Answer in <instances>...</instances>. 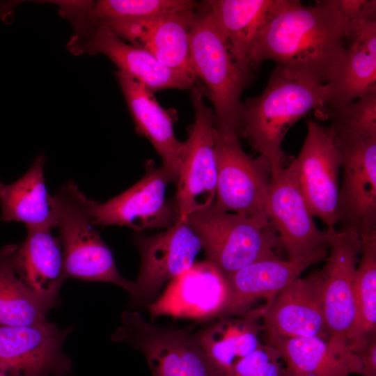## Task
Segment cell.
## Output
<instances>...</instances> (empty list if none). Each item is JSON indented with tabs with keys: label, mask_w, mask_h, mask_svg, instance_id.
<instances>
[{
	"label": "cell",
	"mask_w": 376,
	"mask_h": 376,
	"mask_svg": "<svg viewBox=\"0 0 376 376\" xmlns=\"http://www.w3.org/2000/svg\"><path fill=\"white\" fill-rule=\"evenodd\" d=\"M50 203L59 232L65 279L109 283L132 294L134 282L120 275L111 250L93 223L95 201L69 180L51 196Z\"/></svg>",
	"instance_id": "cell-3"
},
{
	"label": "cell",
	"mask_w": 376,
	"mask_h": 376,
	"mask_svg": "<svg viewBox=\"0 0 376 376\" xmlns=\"http://www.w3.org/2000/svg\"><path fill=\"white\" fill-rule=\"evenodd\" d=\"M329 252L318 273L329 336L351 349L356 326L354 276L361 249V236L329 227L325 232Z\"/></svg>",
	"instance_id": "cell-10"
},
{
	"label": "cell",
	"mask_w": 376,
	"mask_h": 376,
	"mask_svg": "<svg viewBox=\"0 0 376 376\" xmlns=\"http://www.w3.org/2000/svg\"><path fill=\"white\" fill-rule=\"evenodd\" d=\"M360 236L361 258L353 284L356 326L351 350L355 353L376 335V230Z\"/></svg>",
	"instance_id": "cell-29"
},
{
	"label": "cell",
	"mask_w": 376,
	"mask_h": 376,
	"mask_svg": "<svg viewBox=\"0 0 376 376\" xmlns=\"http://www.w3.org/2000/svg\"><path fill=\"white\" fill-rule=\"evenodd\" d=\"M49 320L24 326L0 325V370L6 376H67L72 361L63 345L73 331Z\"/></svg>",
	"instance_id": "cell-12"
},
{
	"label": "cell",
	"mask_w": 376,
	"mask_h": 376,
	"mask_svg": "<svg viewBox=\"0 0 376 376\" xmlns=\"http://www.w3.org/2000/svg\"><path fill=\"white\" fill-rule=\"evenodd\" d=\"M81 33L87 39L79 47L89 54L108 57L120 71L127 74L155 93L169 88L191 91L200 86L187 74L171 69L147 51L123 40L101 24H90Z\"/></svg>",
	"instance_id": "cell-19"
},
{
	"label": "cell",
	"mask_w": 376,
	"mask_h": 376,
	"mask_svg": "<svg viewBox=\"0 0 376 376\" xmlns=\"http://www.w3.org/2000/svg\"><path fill=\"white\" fill-rule=\"evenodd\" d=\"M336 74L327 84V107L352 102L376 91V16L354 20Z\"/></svg>",
	"instance_id": "cell-21"
},
{
	"label": "cell",
	"mask_w": 376,
	"mask_h": 376,
	"mask_svg": "<svg viewBox=\"0 0 376 376\" xmlns=\"http://www.w3.org/2000/svg\"><path fill=\"white\" fill-rule=\"evenodd\" d=\"M196 10L141 18L108 19L93 24L105 26L123 40L147 51L164 65L187 74L199 84L191 70L189 55L190 31Z\"/></svg>",
	"instance_id": "cell-16"
},
{
	"label": "cell",
	"mask_w": 376,
	"mask_h": 376,
	"mask_svg": "<svg viewBox=\"0 0 376 376\" xmlns=\"http://www.w3.org/2000/svg\"><path fill=\"white\" fill-rule=\"evenodd\" d=\"M346 47V26L335 0L305 6L274 0L249 56L251 70L265 61L317 85L334 77Z\"/></svg>",
	"instance_id": "cell-1"
},
{
	"label": "cell",
	"mask_w": 376,
	"mask_h": 376,
	"mask_svg": "<svg viewBox=\"0 0 376 376\" xmlns=\"http://www.w3.org/2000/svg\"><path fill=\"white\" fill-rule=\"evenodd\" d=\"M262 331L260 318L247 313L240 316L219 318L195 334L209 359L224 376L229 368L260 347Z\"/></svg>",
	"instance_id": "cell-27"
},
{
	"label": "cell",
	"mask_w": 376,
	"mask_h": 376,
	"mask_svg": "<svg viewBox=\"0 0 376 376\" xmlns=\"http://www.w3.org/2000/svg\"><path fill=\"white\" fill-rule=\"evenodd\" d=\"M328 252L292 260L279 256L267 258L229 275V299L219 318L243 315L260 299L266 301L265 305L269 304L308 267L324 260Z\"/></svg>",
	"instance_id": "cell-20"
},
{
	"label": "cell",
	"mask_w": 376,
	"mask_h": 376,
	"mask_svg": "<svg viewBox=\"0 0 376 376\" xmlns=\"http://www.w3.org/2000/svg\"><path fill=\"white\" fill-rule=\"evenodd\" d=\"M111 340L141 351L152 376H223L195 334L157 327L137 311H125Z\"/></svg>",
	"instance_id": "cell-6"
},
{
	"label": "cell",
	"mask_w": 376,
	"mask_h": 376,
	"mask_svg": "<svg viewBox=\"0 0 376 376\" xmlns=\"http://www.w3.org/2000/svg\"><path fill=\"white\" fill-rule=\"evenodd\" d=\"M199 3L191 0H101L93 3L85 17L91 24L108 19L148 17L194 10Z\"/></svg>",
	"instance_id": "cell-30"
},
{
	"label": "cell",
	"mask_w": 376,
	"mask_h": 376,
	"mask_svg": "<svg viewBox=\"0 0 376 376\" xmlns=\"http://www.w3.org/2000/svg\"><path fill=\"white\" fill-rule=\"evenodd\" d=\"M185 218L198 237L207 260L226 277L255 262L278 257L277 235L268 219L224 212L214 202Z\"/></svg>",
	"instance_id": "cell-5"
},
{
	"label": "cell",
	"mask_w": 376,
	"mask_h": 376,
	"mask_svg": "<svg viewBox=\"0 0 376 376\" xmlns=\"http://www.w3.org/2000/svg\"><path fill=\"white\" fill-rule=\"evenodd\" d=\"M200 86L190 91L194 120L185 141L174 198L178 218L205 208L214 202L217 181L215 125L213 109L204 101Z\"/></svg>",
	"instance_id": "cell-9"
},
{
	"label": "cell",
	"mask_w": 376,
	"mask_h": 376,
	"mask_svg": "<svg viewBox=\"0 0 376 376\" xmlns=\"http://www.w3.org/2000/svg\"><path fill=\"white\" fill-rule=\"evenodd\" d=\"M279 352L269 344H261L240 360L224 376H281L285 367Z\"/></svg>",
	"instance_id": "cell-32"
},
{
	"label": "cell",
	"mask_w": 376,
	"mask_h": 376,
	"mask_svg": "<svg viewBox=\"0 0 376 376\" xmlns=\"http://www.w3.org/2000/svg\"><path fill=\"white\" fill-rule=\"evenodd\" d=\"M318 116L330 120L329 133L354 132L376 135V91L355 102L327 107Z\"/></svg>",
	"instance_id": "cell-31"
},
{
	"label": "cell",
	"mask_w": 376,
	"mask_h": 376,
	"mask_svg": "<svg viewBox=\"0 0 376 376\" xmlns=\"http://www.w3.org/2000/svg\"><path fill=\"white\" fill-rule=\"evenodd\" d=\"M116 77L136 132L152 143L162 159V166L176 185L186 146L185 141H179L175 135L176 111L163 108L153 93L124 72L118 70Z\"/></svg>",
	"instance_id": "cell-22"
},
{
	"label": "cell",
	"mask_w": 376,
	"mask_h": 376,
	"mask_svg": "<svg viewBox=\"0 0 376 376\" xmlns=\"http://www.w3.org/2000/svg\"><path fill=\"white\" fill-rule=\"evenodd\" d=\"M45 155H40L13 183L6 185L0 180V221L21 222L26 228H56L45 180Z\"/></svg>",
	"instance_id": "cell-26"
},
{
	"label": "cell",
	"mask_w": 376,
	"mask_h": 376,
	"mask_svg": "<svg viewBox=\"0 0 376 376\" xmlns=\"http://www.w3.org/2000/svg\"><path fill=\"white\" fill-rule=\"evenodd\" d=\"M376 335L371 337L356 354L359 357L363 376H376Z\"/></svg>",
	"instance_id": "cell-33"
},
{
	"label": "cell",
	"mask_w": 376,
	"mask_h": 376,
	"mask_svg": "<svg viewBox=\"0 0 376 376\" xmlns=\"http://www.w3.org/2000/svg\"><path fill=\"white\" fill-rule=\"evenodd\" d=\"M52 228H26L15 253L17 272L31 292L51 309L58 306L65 281L63 254Z\"/></svg>",
	"instance_id": "cell-24"
},
{
	"label": "cell",
	"mask_w": 376,
	"mask_h": 376,
	"mask_svg": "<svg viewBox=\"0 0 376 376\" xmlns=\"http://www.w3.org/2000/svg\"><path fill=\"white\" fill-rule=\"evenodd\" d=\"M311 213L328 228L338 224L341 156L327 129L307 122L298 156L287 166Z\"/></svg>",
	"instance_id": "cell-11"
},
{
	"label": "cell",
	"mask_w": 376,
	"mask_h": 376,
	"mask_svg": "<svg viewBox=\"0 0 376 376\" xmlns=\"http://www.w3.org/2000/svg\"><path fill=\"white\" fill-rule=\"evenodd\" d=\"M141 256V267L134 281L132 301L143 304L155 296L164 284L195 263L201 242L186 218L178 219L161 233L147 236L137 232L132 238Z\"/></svg>",
	"instance_id": "cell-13"
},
{
	"label": "cell",
	"mask_w": 376,
	"mask_h": 376,
	"mask_svg": "<svg viewBox=\"0 0 376 376\" xmlns=\"http://www.w3.org/2000/svg\"><path fill=\"white\" fill-rule=\"evenodd\" d=\"M265 212L288 260L329 251L326 233L316 226L287 166L271 174Z\"/></svg>",
	"instance_id": "cell-15"
},
{
	"label": "cell",
	"mask_w": 376,
	"mask_h": 376,
	"mask_svg": "<svg viewBox=\"0 0 376 376\" xmlns=\"http://www.w3.org/2000/svg\"><path fill=\"white\" fill-rule=\"evenodd\" d=\"M326 85L295 77L276 67L263 92L242 102L238 136L246 139L271 166V174L285 167L281 148L288 130L310 111L324 109Z\"/></svg>",
	"instance_id": "cell-2"
},
{
	"label": "cell",
	"mask_w": 376,
	"mask_h": 376,
	"mask_svg": "<svg viewBox=\"0 0 376 376\" xmlns=\"http://www.w3.org/2000/svg\"><path fill=\"white\" fill-rule=\"evenodd\" d=\"M175 181L162 166L146 164L143 177L130 188L103 203L95 201L93 223L97 226H127L136 232L167 228L178 220L174 200L166 198V188Z\"/></svg>",
	"instance_id": "cell-14"
},
{
	"label": "cell",
	"mask_w": 376,
	"mask_h": 376,
	"mask_svg": "<svg viewBox=\"0 0 376 376\" xmlns=\"http://www.w3.org/2000/svg\"><path fill=\"white\" fill-rule=\"evenodd\" d=\"M229 299L227 278L209 260L195 263L171 280L163 294L148 305L151 318L207 320L219 318Z\"/></svg>",
	"instance_id": "cell-17"
},
{
	"label": "cell",
	"mask_w": 376,
	"mask_h": 376,
	"mask_svg": "<svg viewBox=\"0 0 376 376\" xmlns=\"http://www.w3.org/2000/svg\"><path fill=\"white\" fill-rule=\"evenodd\" d=\"M267 333V343L280 353L285 367L299 376L362 374L358 355L333 338L287 337Z\"/></svg>",
	"instance_id": "cell-23"
},
{
	"label": "cell",
	"mask_w": 376,
	"mask_h": 376,
	"mask_svg": "<svg viewBox=\"0 0 376 376\" xmlns=\"http://www.w3.org/2000/svg\"><path fill=\"white\" fill-rule=\"evenodd\" d=\"M217 181L214 204L219 210L252 219H268L265 203L271 166L263 157L252 158L235 134L215 128Z\"/></svg>",
	"instance_id": "cell-8"
},
{
	"label": "cell",
	"mask_w": 376,
	"mask_h": 376,
	"mask_svg": "<svg viewBox=\"0 0 376 376\" xmlns=\"http://www.w3.org/2000/svg\"><path fill=\"white\" fill-rule=\"evenodd\" d=\"M329 136L341 156L340 230L359 235L376 230V136L352 132Z\"/></svg>",
	"instance_id": "cell-7"
},
{
	"label": "cell",
	"mask_w": 376,
	"mask_h": 376,
	"mask_svg": "<svg viewBox=\"0 0 376 376\" xmlns=\"http://www.w3.org/2000/svg\"><path fill=\"white\" fill-rule=\"evenodd\" d=\"M263 331L287 337L327 338L318 273L297 278L267 305L252 308Z\"/></svg>",
	"instance_id": "cell-18"
},
{
	"label": "cell",
	"mask_w": 376,
	"mask_h": 376,
	"mask_svg": "<svg viewBox=\"0 0 376 376\" xmlns=\"http://www.w3.org/2000/svg\"><path fill=\"white\" fill-rule=\"evenodd\" d=\"M237 64L251 77L249 56L274 0L204 1Z\"/></svg>",
	"instance_id": "cell-25"
},
{
	"label": "cell",
	"mask_w": 376,
	"mask_h": 376,
	"mask_svg": "<svg viewBox=\"0 0 376 376\" xmlns=\"http://www.w3.org/2000/svg\"><path fill=\"white\" fill-rule=\"evenodd\" d=\"M17 244L0 248V325L24 326L44 322L52 310L19 277L15 265Z\"/></svg>",
	"instance_id": "cell-28"
},
{
	"label": "cell",
	"mask_w": 376,
	"mask_h": 376,
	"mask_svg": "<svg viewBox=\"0 0 376 376\" xmlns=\"http://www.w3.org/2000/svg\"><path fill=\"white\" fill-rule=\"evenodd\" d=\"M189 55L194 76L212 103L216 130L238 136L241 95L251 76L235 62L204 1L194 15Z\"/></svg>",
	"instance_id": "cell-4"
},
{
	"label": "cell",
	"mask_w": 376,
	"mask_h": 376,
	"mask_svg": "<svg viewBox=\"0 0 376 376\" xmlns=\"http://www.w3.org/2000/svg\"><path fill=\"white\" fill-rule=\"evenodd\" d=\"M281 376H299L290 370H289L288 368L285 367L282 374Z\"/></svg>",
	"instance_id": "cell-34"
},
{
	"label": "cell",
	"mask_w": 376,
	"mask_h": 376,
	"mask_svg": "<svg viewBox=\"0 0 376 376\" xmlns=\"http://www.w3.org/2000/svg\"><path fill=\"white\" fill-rule=\"evenodd\" d=\"M0 376H6V375L0 370Z\"/></svg>",
	"instance_id": "cell-35"
}]
</instances>
